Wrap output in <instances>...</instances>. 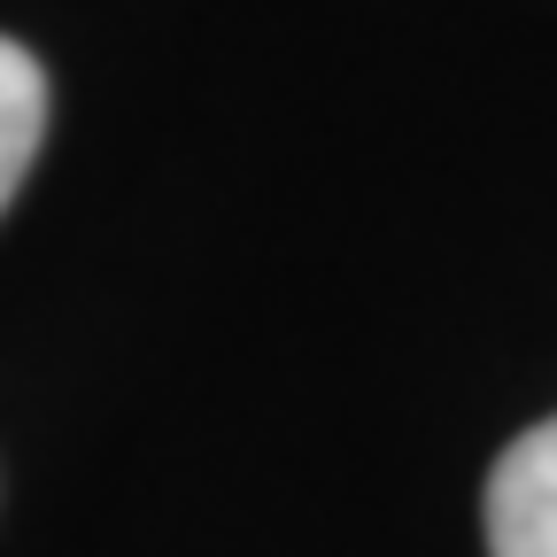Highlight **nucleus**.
I'll list each match as a JSON object with an SVG mask.
<instances>
[{
  "label": "nucleus",
  "instance_id": "f257e3e1",
  "mask_svg": "<svg viewBox=\"0 0 557 557\" xmlns=\"http://www.w3.org/2000/svg\"><path fill=\"white\" fill-rule=\"evenodd\" d=\"M487 557H557V418L527 426L487 472Z\"/></svg>",
  "mask_w": 557,
  "mask_h": 557
},
{
  "label": "nucleus",
  "instance_id": "f03ea898",
  "mask_svg": "<svg viewBox=\"0 0 557 557\" xmlns=\"http://www.w3.org/2000/svg\"><path fill=\"white\" fill-rule=\"evenodd\" d=\"M39 139H47V70L16 39H0V209L16 201Z\"/></svg>",
  "mask_w": 557,
  "mask_h": 557
}]
</instances>
